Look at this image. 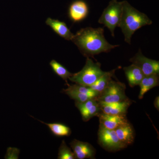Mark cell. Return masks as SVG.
<instances>
[{"instance_id":"obj_1","label":"cell","mask_w":159,"mask_h":159,"mask_svg":"<svg viewBox=\"0 0 159 159\" xmlns=\"http://www.w3.org/2000/svg\"><path fill=\"white\" fill-rule=\"evenodd\" d=\"M84 57H93L107 53L119 45L111 44L106 39L103 28L87 27L80 29L71 40Z\"/></svg>"},{"instance_id":"obj_2","label":"cell","mask_w":159,"mask_h":159,"mask_svg":"<svg viewBox=\"0 0 159 159\" xmlns=\"http://www.w3.org/2000/svg\"><path fill=\"white\" fill-rule=\"evenodd\" d=\"M152 23L146 14L135 9L127 1H123L122 16L119 27L124 34L125 42L130 44L131 38L136 31Z\"/></svg>"},{"instance_id":"obj_3","label":"cell","mask_w":159,"mask_h":159,"mask_svg":"<svg viewBox=\"0 0 159 159\" xmlns=\"http://www.w3.org/2000/svg\"><path fill=\"white\" fill-rule=\"evenodd\" d=\"M105 72L101 70L100 63L94 62L90 57H87L85 65L82 70L78 73L73 74L69 79L77 84L90 87Z\"/></svg>"},{"instance_id":"obj_4","label":"cell","mask_w":159,"mask_h":159,"mask_svg":"<svg viewBox=\"0 0 159 159\" xmlns=\"http://www.w3.org/2000/svg\"><path fill=\"white\" fill-rule=\"evenodd\" d=\"M123 1L111 0L108 6L103 10L98 20L99 24L104 25L110 31L111 34L115 37V30L119 27L122 16Z\"/></svg>"},{"instance_id":"obj_5","label":"cell","mask_w":159,"mask_h":159,"mask_svg":"<svg viewBox=\"0 0 159 159\" xmlns=\"http://www.w3.org/2000/svg\"><path fill=\"white\" fill-rule=\"evenodd\" d=\"M125 89L123 83L112 80L97 99L98 101L107 103L125 101L129 99L125 94Z\"/></svg>"},{"instance_id":"obj_6","label":"cell","mask_w":159,"mask_h":159,"mask_svg":"<svg viewBox=\"0 0 159 159\" xmlns=\"http://www.w3.org/2000/svg\"><path fill=\"white\" fill-rule=\"evenodd\" d=\"M98 136L99 145L106 150L116 151L127 147L119 140L115 130L108 129L100 124Z\"/></svg>"},{"instance_id":"obj_7","label":"cell","mask_w":159,"mask_h":159,"mask_svg":"<svg viewBox=\"0 0 159 159\" xmlns=\"http://www.w3.org/2000/svg\"><path fill=\"white\" fill-rule=\"evenodd\" d=\"M129 61L142 70L145 76L159 74V61L149 59L142 54L141 49Z\"/></svg>"},{"instance_id":"obj_8","label":"cell","mask_w":159,"mask_h":159,"mask_svg":"<svg viewBox=\"0 0 159 159\" xmlns=\"http://www.w3.org/2000/svg\"><path fill=\"white\" fill-rule=\"evenodd\" d=\"M75 106L79 110L83 121L87 122L93 117L98 116L102 112L97 98L84 102H75Z\"/></svg>"},{"instance_id":"obj_9","label":"cell","mask_w":159,"mask_h":159,"mask_svg":"<svg viewBox=\"0 0 159 159\" xmlns=\"http://www.w3.org/2000/svg\"><path fill=\"white\" fill-rule=\"evenodd\" d=\"M88 13V6L83 0H75L69 6V17L73 22L81 21L87 16Z\"/></svg>"},{"instance_id":"obj_10","label":"cell","mask_w":159,"mask_h":159,"mask_svg":"<svg viewBox=\"0 0 159 159\" xmlns=\"http://www.w3.org/2000/svg\"><path fill=\"white\" fill-rule=\"evenodd\" d=\"M70 144L76 159L94 158L96 150L89 143L74 139Z\"/></svg>"},{"instance_id":"obj_11","label":"cell","mask_w":159,"mask_h":159,"mask_svg":"<svg viewBox=\"0 0 159 159\" xmlns=\"http://www.w3.org/2000/svg\"><path fill=\"white\" fill-rule=\"evenodd\" d=\"M97 116L99 117L100 124L111 130H115L120 125L129 122L126 114L108 115L101 112Z\"/></svg>"},{"instance_id":"obj_12","label":"cell","mask_w":159,"mask_h":159,"mask_svg":"<svg viewBox=\"0 0 159 159\" xmlns=\"http://www.w3.org/2000/svg\"><path fill=\"white\" fill-rule=\"evenodd\" d=\"M99 102L102 113L112 115L126 114L129 107L131 104V101L129 99L122 102L107 103L99 101Z\"/></svg>"},{"instance_id":"obj_13","label":"cell","mask_w":159,"mask_h":159,"mask_svg":"<svg viewBox=\"0 0 159 159\" xmlns=\"http://www.w3.org/2000/svg\"><path fill=\"white\" fill-rule=\"evenodd\" d=\"M45 22L46 25L50 26L55 33L64 39L71 40L74 37V34L71 32L64 22L49 17L46 20Z\"/></svg>"},{"instance_id":"obj_14","label":"cell","mask_w":159,"mask_h":159,"mask_svg":"<svg viewBox=\"0 0 159 159\" xmlns=\"http://www.w3.org/2000/svg\"><path fill=\"white\" fill-rule=\"evenodd\" d=\"M117 137L123 144L126 146L133 143L134 133L132 126L129 122L119 126L115 129Z\"/></svg>"},{"instance_id":"obj_15","label":"cell","mask_w":159,"mask_h":159,"mask_svg":"<svg viewBox=\"0 0 159 159\" xmlns=\"http://www.w3.org/2000/svg\"><path fill=\"white\" fill-rule=\"evenodd\" d=\"M129 84L133 88L139 85L145 75L142 70L134 65L132 64L123 68Z\"/></svg>"},{"instance_id":"obj_16","label":"cell","mask_w":159,"mask_h":159,"mask_svg":"<svg viewBox=\"0 0 159 159\" xmlns=\"http://www.w3.org/2000/svg\"><path fill=\"white\" fill-rule=\"evenodd\" d=\"M159 83L158 74H152L144 76L139 85L140 87L139 99H142L145 94L151 89L158 86Z\"/></svg>"},{"instance_id":"obj_17","label":"cell","mask_w":159,"mask_h":159,"mask_svg":"<svg viewBox=\"0 0 159 159\" xmlns=\"http://www.w3.org/2000/svg\"><path fill=\"white\" fill-rule=\"evenodd\" d=\"M39 121L43 124H45L48 127L50 131L53 135L57 137H69L71 134L70 128L66 125L59 123V122H54V123H47L40 120Z\"/></svg>"},{"instance_id":"obj_18","label":"cell","mask_w":159,"mask_h":159,"mask_svg":"<svg viewBox=\"0 0 159 159\" xmlns=\"http://www.w3.org/2000/svg\"><path fill=\"white\" fill-rule=\"evenodd\" d=\"M117 69H114L109 72H105V73L100 78L97 80L90 87L94 90L97 91L99 93L102 92L105 88L108 85L109 83L112 80V78L115 75V72Z\"/></svg>"},{"instance_id":"obj_19","label":"cell","mask_w":159,"mask_h":159,"mask_svg":"<svg viewBox=\"0 0 159 159\" xmlns=\"http://www.w3.org/2000/svg\"><path fill=\"white\" fill-rule=\"evenodd\" d=\"M50 65L51 69L55 74L59 76L63 80H65L67 84H68L67 79L72 77L73 74L68 70L64 66L61 64L57 62L55 60H52L50 62Z\"/></svg>"},{"instance_id":"obj_20","label":"cell","mask_w":159,"mask_h":159,"mask_svg":"<svg viewBox=\"0 0 159 159\" xmlns=\"http://www.w3.org/2000/svg\"><path fill=\"white\" fill-rule=\"evenodd\" d=\"M67 84L68 87L66 89H63L62 92L67 95L71 99H74L75 102H84L89 99H93L88 95L82 93L72 88L68 84Z\"/></svg>"},{"instance_id":"obj_21","label":"cell","mask_w":159,"mask_h":159,"mask_svg":"<svg viewBox=\"0 0 159 159\" xmlns=\"http://www.w3.org/2000/svg\"><path fill=\"white\" fill-rule=\"evenodd\" d=\"M58 159H75V155L66 144L65 141L63 140L58 149Z\"/></svg>"},{"instance_id":"obj_22","label":"cell","mask_w":159,"mask_h":159,"mask_svg":"<svg viewBox=\"0 0 159 159\" xmlns=\"http://www.w3.org/2000/svg\"><path fill=\"white\" fill-rule=\"evenodd\" d=\"M19 149L16 148L9 147L7 148V152L5 157V159H18L19 155Z\"/></svg>"},{"instance_id":"obj_23","label":"cell","mask_w":159,"mask_h":159,"mask_svg":"<svg viewBox=\"0 0 159 159\" xmlns=\"http://www.w3.org/2000/svg\"><path fill=\"white\" fill-rule=\"evenodd\" d=\"M154 105L155 107L159 111V97H157L155 99L154 102Z\"/></svg>"}]
</instances>
